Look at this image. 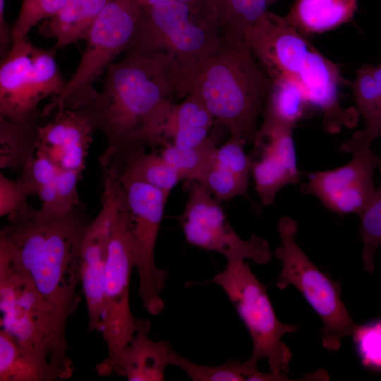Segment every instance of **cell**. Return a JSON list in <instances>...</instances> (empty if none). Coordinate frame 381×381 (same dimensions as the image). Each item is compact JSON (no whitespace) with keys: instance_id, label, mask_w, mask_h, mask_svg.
Wrapping results in <instances>:
<instances>
[{"instance_id":"cell-1","label":"cell","mask_w":381,"mask_h":381,"mask_svg":"<svg viewBox=\"0 0 381 381\" xmlns=\"http://www.w3.org/2000/svg\"><path fill=\"white\" fill-rule=\"evenodd\" d=\"M0 248L28 275L66 330L80 302V253L90 223L79 205L63 213L26 206L8 216Z\"/></svg>"},{"instance_id":"cell-2","label":"cell","mask_w":381,"mask_h":381,"mask_svg":"<svg viewBox=\"0 0 381 381\" xmlns=\"http://www.w3.org/2000/svg\"><path fill=\"white\" fill-rule=\"evenodd\" d=\"M107 71L98 97L85 109L107 148L102 164L121 163L131 150L164 145L163 127L174 103V88L165 66L128 49Z\"/></svg>"},{"instance_id":"cell-3","label":"cell","mask_w":381,"mask_h":381,"mask_svg":"<svg viewBox=\"0 0 381 381\" xmlns=\"http://www.w3.org/2000/svg\"><path fill=\"white\" fill-rule=\"evenodd\" d=\"M244 40L226 42L205 60L171 76L175 95L200 100L231 137L255 143L273 82Z\"/></svg>"},{"instance_id":"cell-4","label":"cell","mask_w":381,"mask_h":381,"mask_svg":"<svg viewBox=\"0 0 381 381\" xmlns=\"http://www.w3.org/2000/svg\"><path fill=\"white\" fill-rule=\"evenodd\" d=\"M243 40L272 80L287 78L301 87L312 107L322 113L327 131L355 124L357 112L340 104V87L346 81L339 68L284 16L268 11L245 32Z\"/></svg>"},{"instance_id":"cell-5","label":"cell","mask_w":381,"mask_h":381,"mask_svg":"<svg viewBox=\"0 0 381 381\" xmlns=\"http://www.w3.org/2000/svg\"><path fill=\"white\" fill-rule=\"evenodd\" d=\"M1 329L42 361L71 377L66 330L28 275L0 248Z\"/></svg>"},{"instance_id":"cell-6","label":"cell","mask_w":381,"mask_h":381,"mask_svg":"<svg viewBox=\"0 0 381 381\" xmlns=\"http://www.w3.org/2000/svg\"><path fill=\"white\" fill-rule=\"evenodd\" d=\"M226 42L198 2L171 1L142 6L128 49L159 61L171 76L208 58Z\"/></svg>"},{"instance_id":"cell-7","label":"cell","mask_w":381,"mask_h":381,"mask_svg":"<svg viewBox=\"0 0 381 381\" xmlns=\"http://www.w3.org/2000/svg\"><path fill=\"white\" fill-rule=\"evenodd\" d=\"M138 0H110L85 40L79 64L61 94L42 111L43 116L64 109L87 108L99 96L94 84L114 59L131 46L140 16Z\"/></svg>"},{"instance_id":"cell-8","label":"cell","mask_w":381,"mask_h":381,"mask_svg":"<svg viewBox=\"0 0 381 381\" xmlns=\"http://www.w3.org/2000/svg\"><path fill=\"white\" fill-rule=\"evenodd\" d=\"M135 267L131 220L123 189L115 194L111 234L103 286L102 334L107 355L96 365L101 377L114 373L118 361L135 334L137 317L131 310L130 279Z\"/></svg>"},{"instance_id":"cell-9","label":"cell","mask_w":381,"mask_h":381,"mask_svg":"<svg viewBox=\"0 0 381 381\" xmlns=\"http://www.w3.org/2000/svg\"><path fill=\"white\" fill-rule=\"evenodd\" d=\"M211 282L226 293L249 332L253 352L245 361L247 365L258 369L260 360L267 358L270 373L281 381L294 380L286 376L292 353L282 337L295 332L299 327L278 320L265 286L249 265L245 261L227 262L225 269L214 275Z\"/></svg>"},{"instance_id":"cell-10","label":"cell","mask_w":381,"mask_h":381,"mask_svg":"<svg viewBox=\"0 0 381 381\" xmlns=\"http://www.w3.org/2000/svg\"><path fill=\"white\" fill-rule=\"evenodd\" d=\"M297 222L289 217L278 224L281 246L275 250L282 268L276 286L284 289L295 286L319 315L323 326V347L337 351L341 341L352 335L358 325L352 320L341 298V284L320 270L296 243Z\"/></svg>"},{"instance_id":"cell-11","label":"cell","mask_w":381,"mask_h":381,"mask_svg":"<svg viewBox=\"0 0 381 381\" xmlns=\"http://www.w3.org/2000/svg\"><path fill=\"white\" fill-rule=\"evenodd\" d=\"M131 220L138 295L144 308L157 316L165 303L161 297L169 273L155 263L156 241L168 197L159 189L119 173Z\"/></svg>"},{"instance_id":"cell-12","label":"cell","mask_w":381,"mask_h":381,"mask_svg":"<svg viewBox=\"0 0 381 381\" xmlns=\"http://www.w3.org/2000/svg\"><path fill=\"white\" fill-rule=\"evenodd\" d=\"M28 39L14 42L0 66V117L12 122H37L38 106L54 96L59 78L52 66L34 56Z\"/></svg>"},{"instance_id":"cell-13","label":"cell","mask_w":381,"mask_h":381,"mask_svg":"<svg viewBox=\"0 0 381 381\" xmlns=\"http://www.w3.org/2000/svg\"><path fill=\"white\" fill-rule=\"evenodd\" d=\"M353 154L346 164L331 170L310 173L301 190L317 197L330 211L339 214H356L359 217L373 200L377 188L373 176L381 171V157L371 145L351 138L341 145Z\"/></svg>"},{"instance_id":"cell-14","label":"cell","mask_w":381,"mask_h":381,"mask_svg":"<svg viewBox=\"0 0 381 381\" xmlns=\"http://www.w3.org/2000/svg\"><path fill=\"white\" fill-rule=\"evenodd\" d=\"M186 241L200 248L223 255L227 262L250 260L265 265L272 258L266 239L252 235L241 238L229 223L217 201L208 193L193 196L179 217Z\"/></svg>"},{"instance_id":"cell-15","label":"cell","mask_w":381,"mask_h":381,"mask_svg":"<svg viewBox=\"0 0 381 381\" xmlns=\"http://www.w3.org/2000/svg\"><path fill=\"white\" fill-rule=\"evenodd\" d=\"M104 170L102 207L85 233L80 253L81 286L88 316V330L101 332L103 320V286L111 234L114 200L119 171L114 167Z\"/></svg>"},{"instance_id":"cell-16","label":"cell","mask_w":381,"mask_h":381,"mask_svg":"<svg viewBox=\"0 0 381 381\" xmlns=\"http://www.w3.org/2000/svg\"><path fill=\"white\" fill-rule=\"evenodd\" d=\"M294 128L277 124H262L254 143L260 158L252 159L253 174L257 193L262 204H272L279 190L288 184L300 182L293 139Z\"/></svg>"},{"instance_id":"cell-17","label":"cell","mask_w":381,"mask_h":381,"mask_svg":"<svg viewBox=\"0 0 381 381\" xmlns=\"http://www.w3.org/2000/svg\"><path fill=\"white\" fill-rule=\"evenodd\" d=\"M95 131L85 109L56 111L51 121L37 128L35 155L61 170L83 173Z\"/></svg>"},{"instance_id":"cell-18","label":"cell","mask_w":381,"mask_h":381,"mask_svg":"<svg viewBox=\"0 0 381 381\" xmlns=\"http://www.w3.org/2000/svg\"><path fill=\"white\" fill-rule=\"evenodd\" d=\"M150 322L137 317L134 335L123 351L114 373L129 381H162L170 365L171 344L149 337Z\"/></svg>"},{"instance_id":"cell-19","label":"cell","mask_w":381,"mask_h":381,"mask_svg":"<svg viewBox=\"0 0 381 381\" xmlns=\"http://www.w3.org/2000/svg\"><path fill=\"white\" fill-rule=\"evenodd\" d=\"M278 0H199L203 16L222 34L226 42L244 40L252 27Z\"/></svg>"},{"instance_id":"cell-20","label":"cell","mask_w":381,"mask_h":381,"mask_svg":"<svg viewBox=\"0 0 381 381\" xmlns=\"http://www.w3.org/2000/svg\"><path fill=\"white\" fill-rule=\"evenodd\" d=\"M109 1L66 0L56 15L44 20L39 31L42 36L56 41V49L85 40Z\"/></svg>"},{"instance_id":"cell-21","label":"cell","mask_w":381,"mask_h":381,"mask_svg":"<svg viewBox=\"0 0 381 381\" xmlns=\"http://www.w3.org/2000/svg\"><path fill=\"white\" fill-rule=\"evenodd\" d=\"M214 119L204 104L195 96L188 95L179 104H174L163 127L166 143L182 150L203 143L208 138Z\"/></svg>"},{"instance_id":"cell-22","label":"cell","mask_w":381,"mask_h":381,"mask_svg":"<svg viewBox=\"0 0 381 381\" xmlns=\"http://www.w3.org/2000/svg\"><path fill=\"white\" fill-rule=\"evenodd\" d=\"M358 0H296L286 20L303 35L321 33L351 21Z\"/></svg>"},{"instance_id":"cell-23","label":"cell","mask_w":381,"mask_h":381,"mask_svg":"<svg viewBox=\"0 0 381 381\" xmlns=\"http://www.w3.org/2000/svg\"><path fill=\"white\" fill-rule=\"evenodd\" d=\"M352 88L365 125L351 138L371 145L381 138V63L377 66L364 64L358 69Z\"/></svg>"},{"instance_id":"cell-24","label":"cell","mask_w":381,"mask_h":381,"mask_svg":"<svg viewBox=\"0 0 381 381\" xmlns=\"http://www.w3.org/2000/svg\"><path fill=\"white\" fill-rule=\"evenodd\" d=\"M61 373L0 329V381H54Z\"/></svg>"},{"instance_id":"cell-25","label":"cell","mask_w":381,"mask_h":381,"mask_svg":"<svg viewBox=\"0 0 381 381\" xmlns=\"http://www.w3.org/2000/svg\"><path fill=\"white\" fill-rule=\"evenodd\" d=\"M272 82L273 87L262 111L263 123L295 128L297 122L309 116L314 109L293 80L281 78Z\"/></svg>"},{"instance_id":"cell-26","label":"cell","mask_w":381,"mask_h":381,"mask_svg":"<svg viewBox=\"0 0 381 381\" xmlns=\"http://www.w3.org/2000/svg\"><path fill=\"white\" fill-rule=\"evenodd\" d=\"M37 122L19 123L0 117V165L20 172L35 155Z\"/></svg>"},{"instance_id":"cell-27","label":"cell","mask_w":381,"mask_h":381,"mask_svg":"<svg viewBox=\"0 0 381 381\" xmlns=\"http://www.w3.org/2000/svg\"><path fill=\"white\" fill-rule=\"evenodd\" d=\"M120 173L148 183L169 197L181 181L177 172L155 152H146L145 147L128 152L121 161Z\"/></svg>"},{"instance_id":"cell-28","label":"cell","mask_w":381,"mask_h":381,"mask_svg":"<svg viewBox=\"0 0 381 381\" xmlns=\"http://www.w3.org/2000/svg\"><path fill=\"white\" fill-rule=\"evenodd\" d=\"M160 155L179 174L181 180L199 182L214 161L217 147L208 138L201 145L182 150L167 142Z\"/></svg>"},{"instance_id":"cell-29","label":"cell","mask_w":381,"mask_h":381,"mask_svg":"<svg viewBox=\"0 0 381 381\" xmlns=\"http://www.w3.org/2000/svg\"><path fill=\"white\" fill-rule=\"evenodd\" d=\"M170 365L183 370L194 381H260L262 372L250 368L246 362L228 361L219 365L205 366L195 363L173 349Z\"/></svg>"},{"instance_id":"cell-30","label":"cell","mask_w":381,"mask_h":381,"mask_svg":"<svg viewBox=\"0 0 381 381\" xmlns=\"http://www.w3.org/2000/svg\"><path fill=\"white\" fill-rule=\"evenodd\" d=\"M360 217L364 268L367 272L373 273L375 255L381 247V184L377 188L373 200Z\"/></svg>"},{"instance_id":"cell-31","label":"cell","mask_w":381,"mask_h":381,"mask_svg":"<svg viewBox=\"0 0 381 381\" xmlns=\"http://www.w3.org/2000/svg\"><path fill=\"white\" fill-rule=\"evenodd\" d=\"M66 0H22L18 16L11 27L12 42L28 39L30 31L40 22L49 19Z\"/></svg>"},{"instance_id":"cell-32","label":"cell","mask_w":381,"mask_h":381,"mask_svg":"<svg viewBox=\"0 0 381 381\" xmlns=\"http://www.w3.org/2000/svg\"><path fill=\"white\" fill-rule=\"evenodd\" d=\"M216 198L229 200L236 196L248 197V176L235 174L214 162L198 182Z\"/></svg>"},{"instance_id":"cell-33","label":"cell","mask_w":381,"mask_h":381,"mask_svg":"<svg viewBox=\"0 0 381 381\" xmlns=\"http://www.w3.org/2000/svg\"><path fill=\"white\" fill-rule=\"evenodd\" d=\"M352 335L362 365L381 371V320L358 325Z\"/></svg>"},{"instance_id":"cell-34","label":"cell","mask_w":381,"mask_h":381,"mask_svg":"<svg viewBox=\"0 0 381 381\" xmlns=\"http://www.w3.org/2000/svg\"><path fill=\"white\" fill-rule=\"evenodd\" d=\"M242 139L231 137L219 147H217L214 164L235 174L248 176L250 172L252 158L246 155Z\"/></svg>"},{"instance_id":"cell-35","label":"cell","mask_w":381,"mask_h":381,"mask_svg":"<svg viewBox=\"0 0 381 381\" xmlns=\"http://www.w3.org/2000/svg\"><path fill=\"white\" fill-rule=\"evenodd\" d=\"M32 195L25 181L12 180L0 174V216H8L26 206L28 198Z\"/></svg>"},{"instance_id":"cell-36","label":"cell","mask_w":381,"mask_h":381,"mask_svg":"<svg viewBox=\"0 0 381 381\" xmlns=\"http://www.w3.org/2000/svg\"><path fill=\"white\" fill-rule=\"evenodd\" d=\"M6 0H0V55L4 58L12 46L11 27L5 17Z\"/></svg>"},{"instance_id":"cell-37","label":"cell","mask_w":381,"mask_h":381,"mask_svg":"<svg viewBox=\"0 0 381 381\" xmlns=\"http://www.w3.org/2000/svg\"><path fill=\"white\" fill-rule=\"evenodd\" d=\"M142 6L155 5L161 3L180 1L186 3H197L199 0H138Z\"/></svg>"}]
</instances>
